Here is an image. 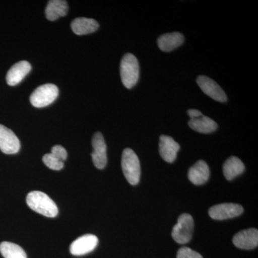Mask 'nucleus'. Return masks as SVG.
<instances>
[{
	"label": "nucleus",
	"instance_id": "nucleus-23",
	"mask_svg": "<svg viewBox=\"0 0 258 258\" xmlns=\"http://www.w3.org/2000/svg\"><path fill=\"white\" fill-rule=\"evenodd\" d=\"M51 154L58 159L59 160L64 162L66 160L68 157V153L66 149L64 147H62L60 145H56L55 147L52 148L51 150Z\"/></svg>",
	"mask_w": 258,
	"mask_h": 258
},
{
	"label": "nucleus",
	"instance_id": "nucleus-16",
	"mask_svg": "<svg viewBox=\"0 0 258 258\" xmlns=\"http://www.w3.org/2000/svg\"><path fill=\"white\" fill-rule=\"evenodd\" d=\"M189 125L195 132L203 134L212 133L217 128L216 122L203 114L196 118H190Z\"/></svg>",
	"mask_w": 258,
	"mask_h": 258
},
{
	"label": "nucleus",
	"instance_id": "nucleus-22",
	"mask_svg": "<svg viewBox=\"0 0 258 258\" xmlns=\"http://www.w3.org/2000/svg\"><path fill=\"white\" fill-rule=\"evenodd\" d=\"M176 258H203L198 252H195L189 247H181L177 252Z\"/></svg>",
	"mask_w": 258,
	"mask_h": 258
},
{
	"label": "nucleus",
	"instance_id": "nucleus-20",
	"mask_svg": "<svg viewBox=\"0 0 258 258\" xmlns=\"http://www.w3.org/2000/svg\"><path fill=\"white\" fill-rule=\"evenodd\" d=\"M0 252L5 258H27L25 250L18 244L10 242L0 244Z\"/></svg>",
	"mask_w": 258,
	"mask_h": 258
},
{
	"label": "nucleus",
	"instance_id": "nucleus-11",
	"mask_svg": "<svg viewBox=\"0 0 258 258\" xmlns=\"http://www.w3.org/2000/svg\"><path fill=\"white\" fill-rule=\"evenodd\" d=\"M232 242L238 248H255L258 245V230L255 228H249L240 231L234 236Z\"/></svg>",
	"mask_w": 258,
	"mask_h": 258
},
{
	"label": "nucleus",
	"instance_id": "nucleus-6",
	"mask_svg": "<svg viewBox=\"0 0 258 258\" xmlns=\"http://www.w3.org/2000/svg\"><path fill=\"white\" fill-rule=\"evenodd\" d=\"M243 212V208L238 204L224 203L215 205L209 210V215L216 220L234 218Z\"/></svg>",
	"mask_w": 258,
	"mask_h": 258
},
{
	"label": "nucleus",
	"instance_id": "nucleus-18",
	"mask_svg": "<svg viewBox=\"0 0 258 258\" xmlns=\"http://www.w3.org/2000/svg\"><path fill=\"white\" fill-rule=\"evenodd\" d=\"M69 10L67 2L62 0H52L47 4L45 9L46 18L50 21L66 16Z\"/></svg>",
	"mask_w": 258,
	"mask_h": 258
},
{
	"label": "nucleus",
	"instance_id": "nucleus-4",
	"mask_svg": "<svg viewBox=\"0 0 258 258\" xmlns=\"http://www.w3.org/2000/svg\"><path fill=\"white\" fill-rule=\"evenodd\" d=\"M58 88L50 83L42 85L37 88L30 96L32 105L36 108H42L48 106L55 101L58 96Z\"/></svg>",
	"mask_w": 258,
	"mask_h": 258
},
{
	"label": "nucleus",
	"instance_id": "nucleus-19",
	"mask_svg": "<svg viewBox=\"0 0 258 258\" xmlns=\"http://www.w3.org/2000/svg\"><path fill=\"white\" fill-rule=\"evenodd\" d=\"M244 165L239 158L231 157L225 161L223 165L224 176L226 179L231 181L236 176L244 172Z\"/></svg>",
	"mask_w": 258,
	"mask_h": 258
},
{
	"label": "nucleus",
	"instance_id": "nucleus-7",
	"mask_svg": "<svg viewBox=\"0 0 258 258\" xmlns=\"http://www.w3.org/2000/svg\"><path fill=\"white\" fill-rule=\"evenodd\" d=\"M197 83L202 91L212 99L221 103L227 101V97L225 91L210 78L205 76H199L197 79Z\"/></svg>",
	"mask_w": 258,
	"mask_h": 258
},
{
	"label": "nucleus",
	"instance_id": "nucleus-1",
	"mask_svg": "<svg viewBox=\"0 0 258 258\" xmlns=\"http://www.w3.org/2000/svg\"><path fill=\"white\" fill-rule=\"evenodd\" d=\"M26 202L29 208L44 216L55 217L58 214V208L55 202L42 191H33L29 193Z\"/></svg>",
	"mask_w": 258,
	"mask_h": 258
},
{
	"label": "nucleus",
	"instance_id": "nucleus-12",
	"mask_svg": "<svg viewBox=\"0 0 258 258\" xmlns=\"http://www.w3.org/2000/svg\"><path fill=\"white\" fill-rule=\"evenodd\" d=\"M180 146L169 136L161 135L159 139V153L161 158L168 163L176 160Z\"/></svg>",
	"mask_w": 258,
	"mask_h": 258
},
{
	"label": "nucleus",
	"instance_id": "nucleus-21",
	"mask_svg": "<svg viewBox=\"0 0 258 258\" xmlns=\"http://www.w3.org/2000/svg\"><path fill=\"white\" fill-rule=\"evenodd\" d=\"M42 161L47 167L50 168L52 170H60L64 166V162L54 157L51 153L44 155Z\"/></svg>",
	"mask_w": 258,
	"mask_h": 258
},
{
	"label": "nucleus",
	"instance_id": "nucleus-13",
	"mask_svg": "<svg viewBox=\"0 0 258 258\" xmlns=\"http://www.w3.org/2000/svg\"><path fill=\"white\" fill-rule=\"evenodd\" d=\"M31 69V64L28 61L17 62L8 71L6 76L7 83L12 86L18 84L30 72Z\"/></svg>",
	"mask_w": 258,
	"mask_h": 258
},
{
	"label": "nucleus",
	"instance_id": "nucleus-3",
	"mask_svg": "<svg viewBox=\"0 0 258 258\" xmlns=\"http://www.w3.org/2000/svg\"><path fill=\"white\" fill-rule=\"evenodd\" d=\"M121 166L123 174L129 184H138L141 176L140 161L132 149L127 148L123 150L122 154Z\"/></svg>",
	"mask_w": 258,
	"mask_h": 258
},
{
	"label": "nucleus",
	"instance_id": "nucleus-17",
	"mask_svg": "<svg viewBox=\"0 0 258 258\" xmlns=\"http://www.w3.org/2000/svg\"><path fill=\"white\" fill-rule=\"evenodd\" d=\"M99 25L93 19L80 18L75 19L71 23V28L75 34L79 35L93 33L98 29Z\"/></svg>",
	"mask_w": 258,
	"mask_h": 258
},
{
	"label": "nucleus",
	"instance_id": "nucleus-10",
	"mask_svg": "<svg viewBox=\"0 0 258 258\" xmlns=\"http://www.w3.org/2000/svg\"><path fill=\"white\" fill-rule=\"evenodd\" d=\"M98 243V239L96 235H85L76 239L70 247L71 253L74 255H83L92 252Z\"/></svg>",
	"mask_w": 258,
	"mask_h": 258
},
{
	"label": "nucleus",
	"instance_id": "nucleus-8",
	"mask_svg": "<svg viewBox=\"0 0 258 258\" xmlns=\"http://www.w3.org/2000/svg\"><path fill=\"white\" fill-rule=\"evenodd\" d=\"M93 152L91 154L93 164L97 169H102L107 164L106 144L101 132H97L92 139Z\"/></svg>",
	"mask_w": 258,
	"mask_h": 258
},
{
	"label": "nucleus",
	"instance_id": "nucleus-5",
	"mask_svg": "<svg viewBox=\"0 0 258 258\" xmlns=\"http://www.w3.org/2000/svg\"><path fill=\"white\" fill-rule=\"evenodd\" d=\"M194 220L189 214H182L178 219L177 223L173 228V239L179 244H186L189 242L192 237Z\"/></svg>",
	"mask_w": 258,
	"mask_h": 258
},
{
	"label": "nucleus",
	"instance_id": "nucleus-15",
	"mask_svg": "<svg viewBox=\"0 0 258 258\" xmlns=\"http://www.w3.org/2000/svg\"><path fill=\"white\" fill-rule=\"evenodd\" d=\"M184 41V35L180 32H174L161 35L158 39L157 42L158 46L161 50L170 52L182 45Z\"/></svg>",
	"mask_w": 258,
	"mask_h": 258
},
{
	"label": "nucleus",
	"instance_id": "nucleus-2",
	"mask_svg": "<svg viewBox=\"0 0 258 258\" xmlns=\"http://www.w3.org/2000/svg\"><path fill=\"white\" fill-rule=\"evenodd\" d=\"M120 78L125 88H133L139 81V64L137 57L132 53L123 56L120 66Z\"/></svg>",
	"mask_w": 258,
	"mask_h": 258
},
{
	"label": "nucleus",
	"instance_id": "nucleus-9",
	"mask_svg": "<svg viewBox=\"0 0 258 258\" xmlns=\"http://www.w3.org/2000/svg\"><path fill=\"white\" fill-rule=\"evenodd\" d=\"M20 149V140L13 131L0 124V150L4 154H17Z\"/></svg>",
	"mask_w": 258,
	"mask_h": 258
},
{
	"label": "nucleus",
	"instance_id": "nucleus-24",
	"mask_svg": "<svg viewBox=\"0 0 258 258\" xmlns=\"http://www.w3.org/2000/svg\"><path fill=\"white\" fill-rule=\"evenodd\" d=\"M188 115L191 118H196V117L200 116V115H203L201 111H199L198 109H189L187 111Z\"/></svg>",
	"mask_w": 258,
	"mask_h": 258
},
{
	"label": "nucleus",
	"instance_id": "nucleus-14",
	"mask_svg": "<svg viewBox=\"0 0 258 258\" xmlns=\"http://www.w3.org/2000/svg\"><path fill=\"white\" fill-rule=\"evenodd\" d=\"M210 168L205 161H198L190 168L188 172L189 181L195 185H202L206 183L210 178Z\"/></svg>",
	"mask_w": 258,
	"mask_h": 258
}]
</instances>
